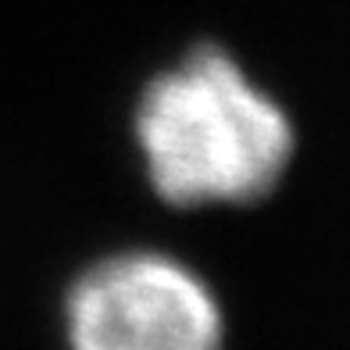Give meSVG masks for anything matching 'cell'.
I'll return each mask as SVG.
<instances>
[{"label":"cell","mask_w":350,"mask_h":350,"mask_svg":"<svg viewBox=\"0 0 350 350\" xmlns=\"http://www.w3.org/2000/svg\"><path fill=\"white\" fill-rule=\"evenodd\" d=\"M72 350H221L226 318L193 268L157 250L104 258L65 300Z\"/></svg>","instance_id":"obj_2"},{"label":"cell","mask_w":350,"mask_h":350,"mask_svg":"<svg viewBox=\"0 0 350 350\" xmlns=\"http://www.w3.org/2000/svg\"><path fill=\"white\" fill-rule=\"evenodd\" d=\"M133 133L154 193L175 208L261 200L297 150L282 104L221 46H197L150 79Z\"/></svg>","instance_id":"obj_1"}]
</instances>
